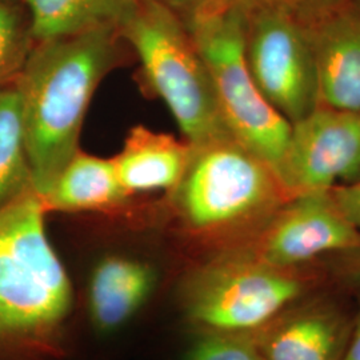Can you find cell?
I'll return each instance as SVG.
<instances>
[{"instance_id": "cell-1", "label": "cell", "mask_w": 360, "mask_h": 360, "mask_svg": "<svg viewBox=\"0 0 360 360\" xmlns=\"http://www.w3.org/2000/svg\"><path fill=\"white\" fill-rule=\"evenodd\" d=\"M116 27L37 41L16 84L32 190L41 198L71 158L92 96L116 59Z\"/></svg>"}, {"instance_id": "cell-5", "label": "cell", "mask_w": 360, "mask_h": 360, "mask_svg": "<svg viewBox=\"0 0 360 360\" xmlns=\"http://www.w3.org/2000/svg\"><path fill=\"white\" fill-rule=\"evenodd\" d=\"M326 284L322 274L309 266L281 269L242 247L193 274L187 287V311L205 331L255 334Z\"/></svg>"}, {"instance_id": "cell-24", "label": "cell", "mask_w": 360, "mask_h": 360, "mask_svg": "<svg viewBox=\"0 0 360 360\" xmlns=\"http://www.w3.org/2000/svg\"><path fill=\"white\" fill-rule=\"evenodd\" d=\"M342 360H360V288L358 292V304L355 307L352 333Z\"/></svg>"}, {"instance_id": "cell-6", "label": "cell", "mask_w": 360, "mask_h": 360, "mask_svg": "<svg viewBox=\"0 0 360 360\" xmlns=\"http://www.w3.org/2000/svg\"><path fill=\"white\" fill-rule=\"evenodd\" d=\"M247 22L245 13L229 10L195 15L187 27L210 71L229 132L278 175L291 124L267 102L248 71Z\"/></svg>"}, {"instance_id": "cell-3", "label": "cell", "mask_w": 360, "mask_h": 360, "mask_svg": "<svg viewBox=\"0 0 360 360\" xmlns=\"http://www.w3.org/2000/svg\"><path fill=\"white\" fill-rule=\"evenodd\" d=\"M117 32L136 52L147 83L186 142L196 147L231 136L205 59L180 16L159 3L136 0Z\"/></svg>"}, {"instance_id": "cell-4", "label": "cell", "mask_w": 360, "mask_h": 360, "mask_svg": "<svg viewBox=\"0 0 360 360\" xmlns=\"http://www.w3.org/2000/svg\"><path fill=\"white\" fill-rule=\"evenodd\" d=\"M46 212L32 188L0 208V334H38L70 307L71 285L47 236Z\"/></svg>"}, {"instance_id": "cell-17", "label": "cell", "mask_w": 360, "mask_h": 360, "mask_svg": "<svg viewBox=\"0 0 360 360\" xmlns=\"http://www.w3.org/2000/svg\"><path fill=\"white\" fill-rule=\"evenodd\" d=\"M34 46L22 0H0V91L20 75Z\"/></svg>"}, {"instance_id": "cell-22", "label": "cell", "mask_w": 360, "mask_h": 360, "mask_svg": "<svg viewBox=\"0 0 360 360\" xmlns=\"http://www.w3.org/2000/svg\"><path fill=\"white\" fill-rule=\"evenodd\" d=\"M342 263L338 267V275L351 285L360 288V248L342 254Z\"/></svg>"}, {"instance_id": "cell-13", "label": "cell", "mask_w": 360, "mask_h": 360, "mask_svg": "<svg viewBox=\"0 0 360 360\" xmlns=\"http://www.w3.org/2000/svg\"><path fill=\"white\" fill-rule=\"evenodd\" d=\"M116 174L112 158L79 150L40 199L49 210L92 211L117 206L129 198Z\"/></svg>"}, {"instance_id": "cell-7", "label": "cell", "mask_w": 360, "mask_h": 360, "mask_svg": "<svg viewBox=\"0 0 360 360\" xmlns=\"http://www.w3.org/2000/svg\"><path fill=\"white\" fill-rule=\"evenodd\" d=\"M245 55L257 89L290 124L321 105L309 27L291 8L250 15Z\"/></svg>"}, {"instance_id": "cell-10", "label": "cell", "mask_w": 360, "mask_h": 360, "mask_svg": "<svg viewBox=\"0 0 360 360\" xmlns=\"http://www.w3.org/2000/svg\"><path fill=\"white\" fill-rule=\"evenodd\" d=\"M355 309L321 288L284 309L254 336L264 360H342Z\"/></svg>"}, {"instance_id": "cell-8", "label": "cell", "mask_w": 360, "mask_h": 360, "mask_svg": "<svg viewBox=\"0 0 360 360\" xmlns=\"http://www.w3.org/2000/svg\"><path fill=\"white\" fill-rule=\"evenodd\" d=\"M278 178L291 196L360 178V111L316 107L291 124Z\"/></svg>"}, {"instance_id": "cell-14", "label": "cell", "mask_w": 360, "mask_h": 360, "mask_svg": "<svg viewBox=\"0 0 360 360\" xmlns=\"http://www.w3.org/2000/svg\"><path fill=\"white\" fill-rule=\"evenodd\" d=\"M153 285V272L141 262L103 259L92 272L91 314L99 328L115 330L138 311Z\"/></svg>"}, {"instance_id": "cell-11", "label": "cell", "mask_w": 360, "mask_h": 360, "mask_svg": "<svg viewBox=\"0 0 360 360\" xmlns=\"http://www.w3.org/2000/svg\"><path fill=\"white\" fill-rule=\"evenodd\" d=\"M309 27L321 105L360 111V13L342 8Z\"/></svg>"}, {"instance_id": "cell-18", "label": "cell", "mask_w": 360, "mask_h": 360, "mask_svg": "<svg viewBox=\"0 0 360 360\" xmlns=\"http://www.w3.org/2000/svg\"><path fill=\"white\" fill-rule=\"evenodd\" d=\"M184 360H264L254 334L205 331L188 348Z\"/></svg>"}, {"instance_id": "cell-15", "label": "cell", "mask_w": 360, "mask_h": 360, "mask_svg": "<svg viewBox=\"0 0 360 360\" xmlns=\"http://www.w3.org/2000/svg\"><path fill=\"white\" fill-rule=\"evenodd\" d=\"M136 0H22L34 43L116 27Z\"/></svg>"}, {"instance_id": "cell-23", "label": "cell", "mask_w": 360, "mask_h": 360, "mask_svg": "<svg viewBox=\"0 0 360 360\" xmlns=\"http://www.w3.org/2000/svg\"><path fill=\"white\" fill-rule=\"evenodd\" d=\"M155 3H159L168 10L174 11L178 16H180L186 23L193 18L203 0H151Z\"/></svg>"}, {"instance_id": "cell-12", "label": "cell", "mask_w": 360, "mask_h": 360, "mask_svg": "<svg viewBox=\"0 0 360 360\" xmlns=\"http://www.w3.org/2000/svg\"><path fill=\"white\" fill-rule=\"evenodd\" d=\"M193 155V146L172 135L136 126L112 158L116 174L129 195L168 190L183 178Z\"/></svg>"}, {"instance_id": "cell-9", "label": "cell", "mask_w": 360, "mask_h": 360, "mask_svg": "<svg viewBox=\"0 0 360 360\" xmlns=\"http://www.w3.org/2000/svg\"><path fill=\"white\" fill-rule=\"evenodd\" d=\"M245 248L272 266L302 269L323 255L358 250L360 233L331 190L312 191L290 198Z\"/></svg>"}, {"instance_id": "cell-20", "label": "cell", "mask_w": 360, "mask_h": 360, "mask_svg": "<svg viewBox=\"0 0 360 360\" xmlns=\"http://www.w3.org/2000/svg\"><path fill=\"white\" fill-rule=\"evenodd\" d=\"M335 202L348 221L360 233V178L331 188Z\"/></svg>"}, {"instance_id": "cell-16", "label": "cell", "mask_w": 360, "mask_h": 360, "mask_svg": "<svg viewBox=\"0 0 360 360\" xmlns=\"http://www.w3.org/2000/svg\"><path fill=\"white\" fill-rule=\"evenodd\" d=\"M32 188L16 82L0 91V208Z\"/></svg>"}, {"instance_id": "cell-19", "label": "cell", "mask_w": 360, "mask_h": 360, "mask_svg": "<svg viewBox=\"0 0 360 360\" xmlns=\"http://www.w3.org/2000/svg\"><path fill=\"white\" fill-rule=\"evenodd\" d=\"M279 7H287L294 11V0H203V3L200 4V7L198 8L195 15L238 10L240 13H245L247 16H250V15L259 13L262 10L279 8Z\"/></svg>"}, {"instance_id": "cell-2", "label": "cell", "mask_w": 360, "mask_h": 360, "mask_svg": "<svg viewBox=\"0 0 360 360\" xmlns=\"http://www.w3.org/2000/svg\"><path fill=\"white\" fill-rule=\"evenodd\" d=\"M175 193L180 217L198 235L257 236L292 198L275 171L232 136L193 146Z\"/></svg>"}, {"instance_id": "cell-21", "label": "cell", "mask_w": 360, "mask_h": 360, "mask_svg": "<svg viewBox=\"0 0 360 360\" xmlns=\"http://www.w3.org/2000/svg\"><path fill=\"white\" fill-rule=\"evenodd\" d=\"M343 4L345 0H294V13L309 26L342 10Z\"/></svg>"}]
</instances>
